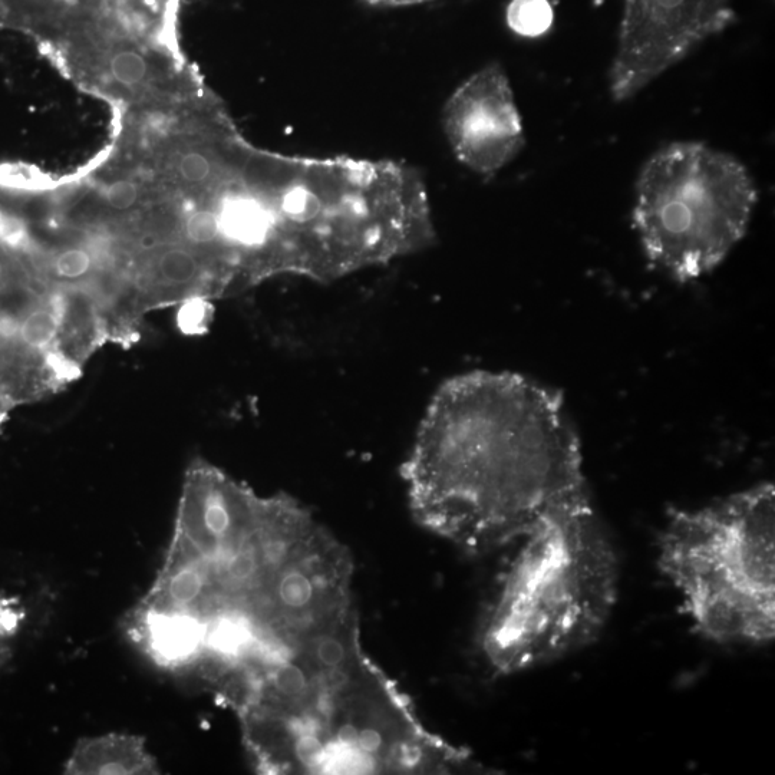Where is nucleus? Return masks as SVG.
<instances>
[{"label":"nucleus","mask_w":775,"mask_h":775,"mask_svg":"<svg viewBox=\"0 0 775 775\" xmlns=\"http://www.w3.org/2000/svg\"><path fill=\"white\" fill-rule=\"evenodd\" d=\"M145 252L128 289L131 315L190 299L210 300L229 289L213 260L187 244H160Z\"/></svg>","instance_id":"9"},{"label":"nucleus","mask_w":775,"mask_h":775,"mask_svg":"<svg viewBox=\"0 0 775 775\" xmlns=\"http://www.w3.org/2000/svg\"><path fill=\"white\" fill-rule=\"evenodd\" d=\"M257 773H480L471 751L425 727L362 645L359 618L250 679L232 708Z\"/></svg>","instance_id":"3"},{"label":"nucleus","mask_w":775,"mask_h":775,"mask_svg":"<svg viewBox=\"0 0 775 775\" xmlns=\"http://www.w3.org/2000/svg\"><path fill=\"white\" fill-rule=\"evenodd\" d=\"M758 203L750 170L699 141L659 148L635 183L633 229L649 262L676 282L714 272L744 239Z\"/></svg>","instance_id":"6"},{"label":"nucleus","mask_w":775,"mask_h":775,"mask_svg":"<svg viewBox=\"0 0 775 775\" xmlns=\"http://www.w3.org/2000/svg\"><path fill=\"white\" fill-rule=\"evenodd\" d=\"M65 774H160L157 760L140 735L107 734L82 738L64 767Z\"/></svg>","instance_id":"12"},{"label":"nucleus","mask_w":775,"mask_h":775,"mask_svg":"<svg viewBox=\"0 0 775 775\" xmlns=\"http://www.w3.org/2000/svg\"><path fill=\"white\" fill-rule=\"evenodd\" d=\"M519 543L478 632L481 654L500 675L586 648L618 602V554L589 494L552 511Z\"/></svg>","instance_id":"4"},{"label":"nucleus","mask_w":775,"mask_h":775,"mask_svg":"<svg viewBox=\"0 0 775 775\" xmlns=\"http://www.w3.org/2000/svg\"><path fill=\"white\" fill-rule=\"evenodd\" d=\"M140 199V184L128 178L110 181L101 190L102 203L112 213H128L137 207Z\"/></svg>","instance_id":"16"},{"label":"nucleus","mask_w":775,"mask_h":775,"mask_svg":"<svg viewBox=\"0 0 775 775\" xmlns=\"http://www.w3.org/2000/svg\"><path fill=\"white\" fill-rule=\"evenodd\" d=\"M125 632L144 655L167 671L193 672L206 649V625L186 613L137 605L125 620Z\"/></svg>","instance_id":"11"},{"label":"nucleus","mask_w":775,"mask_h":775,"mask_svg":"<svg viewBox=\"0 0 775 775\" xmlns=\"http://www.w3.org/2000/svg\"><path fill=\"white\" fill-rule=\"evenodd\" d=\"M45 299L23 305L0 298V432L16 408L39 401L51 388V365L29 335L32 318Z\"/></svg>","instance_id":"10"},{"label":"nucleus","mask_w":775,"mask_h":775,"mask_svg":"<svg viewBox=\"0 0 775 775\" xmlns=\"http://www.w3.org/2000/svg\"><path fill=\"white\" fill-rule=\"evenodd\" d=\"M734 21L732 0H623L609 69L613 100L636 97Z\"/></svg>","instance_id":"7"},{"label":"nucleus","mask_w":775,"mask_h":775,"mask_svg":"<svg viewBox=\"0 0 775 775\" xmlns=\"http://www.w3.org/2000/svg\"><path fill=\"white\" fill-rule=\"evenodd\" d=\"M213 161L201 150H189L180 155L177 161V174L183 183L189 186H201L209 183L213 177Z\"/></svg>","instance_id":"19"},{"label":"nucleus","mask_w":775,"mask_h":775,"mask_svg":"<svg viewBox=\"0 0 775 775\" xmlns=\"http://www.w3.org/2000/svg\"><path fill=\"white\" fill-rule=\"evenodd\" d=\"M213 306L207 299H190L180 303L177 312V326L186 335H200L209 328Z\"/></svg>","instance_id":"18"},{"label":"nucleus","mask_w":775,"mask_h":775,"mask_svg":"<svg viewBox=\"0 0 775 775\" xmlns=\"http://www.w3.org/2000/svg\"><path fill=\"white\" fill-rule=\"evenodd\" d=\"M658 567L684 598L697 632L718 643L775 636V488L755 484L669 516Z\"/></svg>","instance_id":"5"},{"label":"nucleus","mask_w":775,"mask_h":775,"mask_svg":"<svg viewBox=\"0 0 775 775\" xmlns=\"http://www.w3.org/2000/svg\"><path fill=\"white\" fill-rule=\"evenodd\" d=\"M348 547L288 494L259 496L194 460L157 576L168 608L246 629L286 659L358 615Z\"/></svg>","instance_id":"1"},{"label":"nucleus","mask_w":775,"mask_h":775,"mask_svg":"<svg viewBox=\"0 0 775 775\" xmlns=\"http://www.w3.org/2000/svg\"><path fill=\"white\" fill-rule=\"evenodd\" d=\"M402 478L415 521L468 553L520 542L589 494L562 395L507 371L465 372L437 389Z\"/></svg>","instance_id":"2"},{"label":"nucleus","mask_w":775,"mask_h":775,"mask_svg":"<svg viewBox=\"0 0 775 775\" xmlns=\"http://www.w3.org/2000/svg\"><path fill=\"white\" fill-rule=\"evenodd\" d=\"M368 5L384 6V8H398V6L418 5V3L430 2V0H364Z\"/></svg>","instance_id":"20"},{"label":"nucleus","mask_w":775,"mask_h":775,"mask_svg":"<svg viewBox=\"0 0 775 775\" xmlns=\"http://www.w3.org/2000/svg\"><path fill=\"white\" fill-rule=\"evenodd\" d=\"M22 619L18 602L0 593V668L11 658L12 641L21 628Z\"/></svg>","instance_id":"17"},{"label":"nucleus","mask_w":775,"mask_h":775,"mask_svg":"<svg viewBox=\"0 0 775 775\" xmlns=\"http://www.w3.org/2000/svg\"><path fill=\"white\" fill-rule=\"evenodd\" d=\"M444 130L455 157L483 177H493L526 145L513 89L499 64L463 82L444 108Z\"/></svg>","instance_id":"8"},{"label":"nucleus","mask_w":775,"mask_h":775,"mask_svg":"<svg viewBox=\"0 0 775 775\" xmlns=\"http://www.w3.org/2000/svg\"><path fill=\"white\" fill-rule=\"evenodd\" d=\"M111 78L124 88L143 85L150 74L148 59L135 48H120L108 59Z\"/></svg>","instance_id":"15"},{"label":"nucleus","mask_w":775,"mask_h":775,"mask_svg":"<svg viewBox=\"0 0 775 775\" xmlns=\"http://www.w3.org/2000/svg\"><path fill=\"white\" fill-rule=\"evenodd\" d=\"M100 266L95 250L84 244L48 249L42 262L45 280L52 289H92Z\"/></svg>","instance_id":"13"},{"label":"nucleus","mask_w":775,"mask_h":775,"mask_svg":"<svg viewBox=\"0 0 775 775\" xmlns=\"http://www.w3.org/2000/svg\"><path fill=\"white\" fill-rule=\"evenodd\" d=\"M506 18L514 34L540 38L553 26V6L550 0H511Z\"/></svg>","instance_id":"14"}]
</instances>
